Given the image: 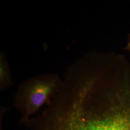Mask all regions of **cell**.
Returning <instances> with one entry per match:
<instances>
[{
  "label": "cell",
  "instance_id": "1",
  "mask_svg": "<svg viewBox=\"0 0 130 130\" xmlns=\"http://www.w3.org/2000/svg\"><path fill=\"white\" fill-rule=\"evenodd\" d=\"M87 70H67L60 90L29 130H130V84H111Z\"/></svg>",
  "mask_w": 130,
  "mask_h": 130
},
{
  "label": "cell",
  "instance_id": "2",
  "mask_svg": "<svg viewBox=\"0 0 130 130\" xmlns=\"http://www.w3.org/2000/svg\"><path fill=\"white\" fill-rule=\"evenodd\" d=\"M63 83L58 75L48 73L31 77L20 84L13 96V106L20 116L19 125H23L44 105L49 106Z\"/></svg>",
  "mask_w": 130,
  "mask_h": 130
},
{
  "label": "cell",
  "instance_id": "3",
  "mask_svg": "<svg viewBox=\"0 0 130 130\" xmlns=\"http://www.w3.org/2000/svg\"><path fill=\"white\" fill-rule=\"evenodd\" d=\"M13 85V81L9 64L7 61L6 53L0 51V91L4 92L10 88Z\"/></svg>",
  "mask_w": 130,
  "mask_h": 130
},
{
  "label": "cell",
  "instance_id": "4",
  "mask_svg": "<svg viewBox=\"0 0 130 130\" xmlns=\"http://www.w3.org/2000/svg\"></svg>",
  "mask_w": 130,
  "mask_h": 130
}]
</instances>
